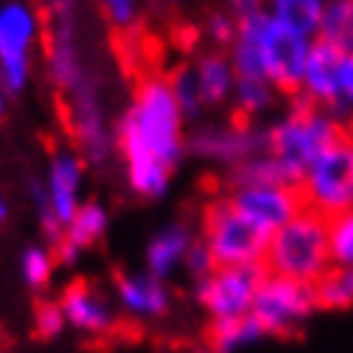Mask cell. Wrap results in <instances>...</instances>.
Wrapping results in <instances>:
<instances>
[{"label": "cell", "instance_id": "f1b7e54d", "mask_svg": "<svg viewBox=\"0 0 353 353\" xmlns=\"http://www.w3.org/2000/svg\"><path fill=\"white\" fill-rule=\"evenodd\" d=\"M234 33H236V21L225 10H216L213 15H207V21H204V39H207L210 48L228 51V46L234 42Z\"/></svg>", "mask_w": 353, "mask_h": 353}, {"label": "cell", "instance_id": "d6a6232c", "mask_svg": "<svg viewBox=\"0 0 353 353\" xmlns=\"http://www.w3.org/2000/svg\"><path fill=\"white\" fill-rule=\"evenodd\" d=\"M6 105H10V96H6V93H3V87H0V117L6 114Z\"/></svg>", "mask_w": 353, "mask_h": 353}, {"label": "cell", "instance_id": "7402d4cb", "mask_svg": "<svg viewBox=\"0 0 353 353\" xmlns=\"http://www.w3.org/2000/svg\"><path fill=\"white\" fill-rule=\"evenodd\" d=\"M314 39L339 54H353V0H326V12Z\"/></svg>", "mask_w": 353, "mask_h": 353}, {"label": "cell", "instance_id": "7a4b0ae2", "mask_svg": "<svg viewBox=\"0 0 353 353\" xmlns=\"http://www.w3.org/2000/svg\"><path fill=\"white\" fill-rule=\"evenodd\" d=\"M314 39L285 28L267 12L236 21L234 42L228 46V57L236 75H258L276 87L285 99H294L305 60L312 54Z\"/></svg>", "mask_w": 353, "mask_h": 353}, {"label": "cell", "instance_id": "30bf717a", "mask_svg": "<svg viewBox=\"0 0 353 353\" xmlns=\"http://www.w3.org/2000/svg\"><path fill=\"white\" fill-rule=\"evenodd\" d=\"M186 150L192 159L222 168L225 174L234 165L263 153V126H252V123H243L236 117H222V120L204 117L195 126H189Z\"/></svg>", "mask_w": 353, "mask_h": 353}, {"label": "cell", "instance_id": "ffe728a7", "mask_svg": "<svg viewBox=\"0 0 353 353\" xmlns=\"http://www.w3.org/2000/svg\"><path fill=\"white\" fill-rule=\"evenodd\" d=\"M267 335L258 323H254L252 314L245 317H234V321H216L207 323L204 332V347L207 353H243L261 344Z\"/></svg>", "mask_w": 353, "mask_h": 353}, {"label": "cell", "instance_id": "e0dca14e", "mask_svg": "<svg viewBox=\"0 0 353 353\" xmlns=\"http://www.w3.org/2000/svg\"><path fill=\"white\" fill-rule=\"evenodd\" d=\"M195 243H198V231L186 222H171L159 228L144 249V270L150 276L168 281L186 267V258Z\"/></svg>", "mask_w": 353, "mask_h": 353}, {"label": "cell", "instance_id": "2e32d148", "mask_svg": "<svg viewBox=\"0 0 353 353\" xmlns=\"http://www.w3.org/2000/svg\"><path fill=\"white\" fill-rule=\"evenodd\" d=\"M108 207L102 201H84L78 207V213L72 216L60 236L51 245H54V254L60 261V267H69V263L81 261L84 252H90L96 243H102V236L108 234Z\"/></svg>", "mask_w": 353, "mask_h": 353}, {"label": "cell", "instance_id": "5b68a950", "mask_svg": "<svg viewBox=\"0 0 353 353\" xmlns=\"http://www.w3.org/2000/svg\"><path fill=\"white\" fill-rule=\"evenodd\" d=\"M198 243L207 249L216 267H261L270 236L258 231L243 213H236L222 192L201 210Z\"/></svg>", "mask_w": 353, "mask_h": 353}, {"label": "cell", "instance_id": "1f68e13d", "mask_svg": "<svg viewBox=\"0 0 353 353\" xmlns=\"http://www.w3.org/2000/svg\"><path fill=\"white\" fill-rule=\"evenodd\" d=\"M10 219V201H6V195H3V189H0V225Z\"/></svg>", "mask_w": 353, "mask_h": 353}, {"label": "cell", "instance_id": "7c38bea8", "mask_svg": "<svg viewBox=\"0 0 353 353\" xmlns=\"http://www.w3.org/2000/svg\"><path fill=\"white\" fill-rule=\"evenodd\" d=\"M222 195L231 201L236 213H243L249 222L272 236L281 225H288L303 207L299 189L294 183L281 180H261V183H240V186H222Z\"/></svg>", "mask_w": 353, "mask_h": 353}, {"label": "cell", "instance_id": "ba28073f", "mask_svg": "<svg viewBox=\"0 0 353 353\" xmlns=\"http://www.w3.org/2000/svg\"><path fill=\"white\" fill-rule=\"evenodd\" d=\"M42 37V12L28 0L0 3V87L21 96L33 75V54Z\"/></svg>", "mask_w": 353, "mask_h": 353}, {"label": "cell", "instance_id": "6da1fadb", "mask_svg": "<svg viewBox=\"0 0 353 353\" xmlns=\"http://www.w3.org/2000/svg\"><path fill=\"white\" fill-rule=\"evenodd\" d=\"M186 138L189 120L176 105L171 78L144 72L117 120V159L132 195L159 201L171 192L176 168L189 156Z\"/></svg>", "mask_w": 353, "mask_h": 353}, {"label": "cell", "instance_id": "484cf974", "mask_svg": "<svg viewBox=\"0 0 353 353\" xmlns=\"http://www.w3.org/2000/svg\"><path fill=\"white\" fill-rule=\"evenodd\" d=\"M326 225H330L332 267H347V270H353V210L326 219Z\"/></svg>", "mask_w": 353, "mask_h": 353}, {"label": "cell", "instance_id": "52a82bcc", "mask_svg": "<svg viewBox=\"0 0 353 353\" xmlns=\"http://www.w3.org/2000/svg\"><path fill=\"white\" fill-rule=\"evenodd\" d=\"M303 207L332 219L353 210V129H344L296 183Z\"/></svg>", "mask_w": 353, "mask_h": 353}, {"label": "cell", "instance_id": "3957f363", "mask_svg": "<svg viewBox=\"0 0 353 353\" xmlns=\"http://www.w3.org/2000/svg\"><path fill=\"white\" fill-rule=\"evenodd\" d=\"M344 129L347 126H344L339 117H332L330 111L314 108V105L299 102V99H290V102H285V108L263 126V153L276 165L281 180L296 186V183L303 180V174L308 171V165H312Z\"/></svg>", "mask_w": 353, "mask_h": 353}, {"label": "cell", "instance_id": "ac0fdd59", "mask_svg": "<svg viewBox=\"0 0 353 353\" xmlns=\"http://www.w3.org/2000/svg\"><path fill=\"white\" fill-rule=\"evenodd\" d=\"M339 63H341L339 51L314 39L312 54L305 60V69H303V78H299L294 99L308 102V105H314V108H323V111L332 114L335 84H339Z\"/></svg>", "mask_w": 353, "mask_h": 353}, {"label": "cell", "instance_id": "8fae6325", "mask_svg": "<svg viewBox=\"0 0 353 353\" xmlns=\"http://www.w3.org/2000/svg\"><path fill=\"white\" fill-rule=\"evenodd\" d=\"M261 279V267H216L195 281V305L207 314V323L245 317L252 314Z\"/></svg>", "mask_w": 353, "mask_h": 353}, {"label": "cell", "instance_id": "44dd1931", "mask_svg": "<svg viewBox=\"0 0 353 353\" xmlns=\"http://www.w3.org/2000/svg\"><path fill=\"white\" fill-rule=\"evenodd\" d=\"M263 12L270 19H276L279 24H285V28L314 39L326 12V0H267Z\"/></svg>", "mask_w": 353, "mask_h": 353}, {"label": "cell", "instance_id": "83f0119b", "mask_svg": "<svg viewBox=\"0 0 353 353\" xmlns=\"http://www.w3.org/2000/svg\"><path fill=\"white\" fill-rule=\"evenodd\" d=\"M332 117H339L344 126L353 129V54H341L339 63V84H335Z\"/></svg>", "mask_w": 353, "mask_h": 353}, {"label": "cell", "instance_id": "4fadbf2b", "mask_svg": "<svg viewBox=\"0 0 353 353\" xmlns=\"http://www.w3.org/2000/svg\"><path fill=\"white\" fill-rule=\"evenodd\" d=\"M57 303L66 314V326L90 344H102V341L114 339L123 323V314L117 312V305H114V296L105 294L90 279L69 281V285L60 290Z\"/></svg>", "mask_w": 353, "mask_h": 353}, {"label": "cell", "instance_id": "9c48e42d", "mask_svg": "<svg viewBox=\"0 0 353 353\" xmlns=\"http://www.w3.org/2000/svg\"><path fill=\"white\" fill-rule=\"evenodd\" d=\"M317 312L321 308H317L314 285H303V281L263 272L252 303V317L267 339L296 335Z\"/></svg>", "mask_w": 353, "mask_h": 353}, {"label": "cell", "instance_id": "d6986e66", "mask_svg": "<svg viewBox=\"0 0 353 353\" xmlns=\"http://www.w3.org/2000/svg\"><path fill=\"white\" fill-rule=\"evenodd\" d=\"M285 99L267 78L258 75H236L234 99H231V117L252 123V126H267L276 114L285 108Z\"/></svg>", "mask_w": 353, "mask_h": 353}, {"label": "cell", "instance_id": "f546056e", "mask_svg": "<svg viewBox=\"0 0 353 353\" xmlns=\"http://www.w3.org/2000/svg\"><path fill=\"white\" fill-rule=\"evenodd\" d=\"M210 270H216L213 258L207 254L204 245L195 243V245H192V252H189V258H186V267H183V272H186L192 281H198V279H204Z\"/></svg>", "mask_w": 353, "mask_h": 353}, {"label": "cell", "instance_id": "4316f807", "mask_svg": "<svg viewBox=\"0 0 353 353\" xmlns=\"http://www.w3.org/2000/svg\"><path fill=\"white\" fill-rule=\"evenodd\" d=\"M69 330L66 326V314L63 308H60L57 299H39L37 308H33V332H37V339L42 341H54L60 339Z\"/></svg>", "mask_w": 353, "mask_h": 353}, {"label": "cell", "instance_id": "277c9868", "mask_svg": "<svg viewBox=\"0 0 353 353\" xmlns=\"http://www.w3.org/2000/svg\"><path fill=\"white\" fill-rule=\"evenodd\" d=\"M330 267V225L312 210H299L288 225H281L267 240L263 272H270V276L314 285Z\"/></svg>", "mask_w": 353, "mask_h": 353}, {"label": "cell", "instance_id": "cb8c5ba5", "mask_svg": "<svg viewBox=\"0 0 353 353\" xmlns=\"http://www.w3.org/2000/svg\"><path fill=\"white\" fill-rule=\"evenodd\" d=\"M57 254H54V245H28L21 252V261H19V270H21V279L30 290H48L54 285V276H57Z\"/></svg>", "mask_w": 353, "mask_h": 353}, {"label": "cell", "instance_id": "d4e9b609", "mask_svg": "<svg viewBox=\"0 0 353 353\" xmlns=\"http://www.w3.org/2000/svg\"><path fill=\"white\" fill-rule=\"evenodd\" d=\"M93 3L105 19V24L120 37H129V33L141 28V19H144L141 0H93Z\"/></svg>", "mask_w": 353, "mask_h": 353}, {"label": "cell", "instance_id": "8992f818", "mask_svg": "<svg viewBox=\"0 0 353 353\" xmlns=\"http://www.w3.org/2000/svg\"><path fill=\"white\" fill-rule=\"evenodd\" d=\"M84 174L87 162L75 147H57L48 156V171L42 183L30 186V201L39 216L42 231L51 236V243L60 231L72 222L78 207L84 204Z\"/></svg>", "mask_w": 353, "mask_h": 353}, {"label": "cell", "instance_id": "603a6c76", "mask_svg": "<svg viewBox=\"0 0 353 353\" xmlns=\"http://www.w3.org/2000/svg\"><path fill=\"white\" fill-rule=\"evenodd\" d=\"M314 296L321 312H347V308H353V270L330 267L314 281Z\"/></svg>", "mask_w": 353, "mask_h": 353}, {"label": "cell", "instance_id": "4dcf8cb0", "mask_svg": "<svg viewBox=\"0 0 353 353\" xmlns=\"http://www.w3.org/2000/svg\"><path fill=\"white\" fill-rule=\"evenodd\" d=\"M222 10L234 21H243V19H252V15H261L267 10V0H222Z\"/></svg>", "mask_w": 353, "mask_h": 353}, {"label": "cell", "instance_id": "9a60e30c", "mask_svg": "<svg viewBox=\"0 0 353 353\" xmlns=\"http://www.w3.org/2000/svg\"><path fill=\"white\" fill-rule=\"evenodd\" d=\"M189 72H192V81L198 87L201 105H204L207 114L231 108L234 87H236V69L231 63V57H228V51H219V48L198 51V54L189 60Z\"/></svg>", "mask_w": 353, "mask_h": 353}, {"label": "cell", "instance_id": "5bb4252c", "mask_svg": "<svg viewBox=\"0 0 353 353\" xmlns=\"http://www.w3.org/2000/svg\"><path fill=\"white\" fill-rule=\"evenodd\" d=\"M111 296L117 312L135 323H156L171 314L174 296L168 281L150 276L147 270H123L111 281Z\"/></svg>", "mask_w": 353, "mask_h": 353}]
</instances>
